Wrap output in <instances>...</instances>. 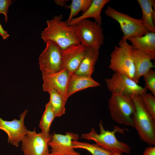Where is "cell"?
Listing matches in <instances>:
<instances>
[{"label":"cell","mask_w":155,"mask_h":155,"mask_svg":"<svg viewBox=\"0 0 155 155\" xmlns=\"http://www.w3.org/2000/svg\"><path fill=\"white\" fill-rule=\"evenodd\" d=\"M62 19L63 16L60 15L47 20V26L42 31L41 38L45 43L49 40L55 42L63 50L71 45L80 43L73 26L69 25Z\"/></svg>","instance_id":"6da1fadb"},{"label":"cell","mask_w":155,"mask_h":155,"mask_svg":"<svg viewBox=\"0 0 155 155\" xmlns=\"http://www.w3.org/2000/svg\"><path fill=\"white\" fill-rule=\"evenodd\" d=\"M100 133L98 134L95 129L92 128L90 131L83 133L81 138L89 140H93L96 144L107 150L113 153H126L129 154L131 148L128 144L119 140L115 134L117 132L124 133L125 129L117 126H115L112 131L105 130L103 126L102 121L99 123Z\"/></svg>","instance_id":"7a4b0ae2"},{"label":"cell","mask_w":155,"mask_h":155,"mask_svg":"<svg viewBox=\"0 0 155 155\" xmlns=\"http://www.w3.org/2000/svg\"><path fill=\"white\" fill-rule=\"evenodd\" d=\"M135 106L134 127L140 139L150 146L155 145V119L146 110L140 95L130 96Z\"/></svg>","instance_id":"3957f363"},{"label":"cell","mask_w":155,"mask_h":155,"mask_svg":"<svg viewBox=\"0 0 155 155\" xmlns=\"http://www.w3.org/2000/svg\"><path fill=\"white\" fill-rule=\"evenodd\" d=\"M108 108L111 118L116 122L134 127L133 118L135 107L130 96L112 93L108 100Z\"/></svg>","instance_id":"277c9868"},{"label":"cell","mask_w":155,"mask_h":155,"mask_svg":"<svg viewBox=\"0 0 155 155\" xmlns=\"http://www.w3.org/2000/svg\"><path fill=\"white\" fill-rule=\"evenodd\" d=\"M133 49L127 41L121 40L118 46H115L110 54L109 68L115 72L125 74L134 80L135 70L131 55Z\"/></svg>","instance_id":"5b68a950"},{"label":"cell","mask_w":155,"mask_h":155,"mask_svg":"<svg viewBox=\"0 0 155 155\" xmlns=\"http://www.w3.org/2000/svg\"><path fill=\"white\" fill-rule=\"evenodd\" d=\"M108 16L116 21L123 33L121 40L127 41L131 37H140L150 32L142 24L140 19L134 18L108 5L104 11Z\"/></svg>","instance_id":"8992f818"},{"label":"cell","mask_w":155,"mask_h":155,"mask_svg":"<svg viewBox=\"0 0 155 155\" xmlns=\"http://www.w3.org/2000/svg\"><path fill=\"white\" fill-rule=\"evenodd\" d=\"M73 26L80 44L86 48L100 47L103 44L102 28L96 22L83 20Z\"/></svg>","instance_id":"52a82bcc"},{"label":"cell","mask_w":155,"mask_h":155,"mask_svg":"<svg viewBox=\"0 0 155 155\" xmlns=\"http://www.w3.org/2000/svg\"><path fill=\"white\" fill-rule=\"evenodd\" d=\"M51 138L50 133H37L35 128L28 130L21 141V150L24 155H50L48 143Z\"/></svg>","instance_id":"ba28073f"},{"label":"cell","mask_w":155,"mask_h":155,"mask_svg":"<svg viewBox=\"0 0 155 155\" xmlns=\"http://www.w3.org/2000/svg\"><path fill=\"white\" fill-rule=\"evenodd\" d=\"M107 88L112 93H119L130 96L140 95L147 92V89L138 84L126 75L115 72L109 78L105 79Z\"/></svg>","instance_id":"9c48e42d"},{"label":"cell","mask_w":155,"mask_h":155,"mask_svg":"<svg viewBox=\"0 0 155 155\" xmlns=\"http://www.w3.org/2000/svg\"><path fill=\"white\" fill-rule=\"evenodd\" d=\"M46 47L40 55L39 64L42 73L49 74L59 71L63 68L61 49L55 42L49 40Z\"/></svg>","instance_id":"30bf717a"},{"label":"cell","mask_w":155,"mask_h":155,"mask_svg":"<svg viewBox=\"0 0 155 155\" xmlns=\"http://www.w3.org/2000/svg\"><path fill=\"white\" fill-rule=\"evenodd\" d=\"M28 113V110H26L20 115L19 119H14L11 121L5 120L0 117V129L7 133L8 142L16 147H19L28 131L24 123Z\"/></svg>","instance_id":"8fae6325"},{"label":"cell","mask_w":155,"mask_h":155,"mask_svg":"<svg viewBox=\"0 0 155 155\" xmlns=\"http://www.w3.org/2000/svg\"><path fill=\"white\" fill-rule=\"evenodd\" d=\"M51 136L48 143L51 149L50 155H82L73 146L72 141L79 140L78 134L67 132L63 135L54 133Z\"/></svg>","instance_id":"7c38bea8"},{"label":"cell","mask_w":155,"mask_h":155,"mask_svg":"<svg viewBox=\"0 0 155 155\" xmlns=\"http://www.w3.org/2000/svg\"><path fill=\"white\" fill-rule=\"evenodd\" d=\"M86 49L80 44L61 49L63 68L67 70L70 75L74 73L78 68L84 57Z\"/></svg>","instance_id":"4fadbf2b"},{"label":"cell","mask_w":155,"mask_h":155,"mask_svg":"<svg viewBox=\"0 0 155 155\" xmlns=\"http://www.w3.org/2000/svg\"><path fill=\"white\" fill-rule=\"evenodd\" d=\"M44 91L47 88H52L56 90L67 100V93L70 75L65 69L56 72L42 73Z\"/></svg>","instance_id":"5bb4252c"},{"label":"cell","mask_w":155,"mask_h":155,"mask_svg":"<svg viewBox=\"0 0 155 155\" xmlns=\"http://www.w3.org/2000/svg\"><path fill=\"white\" fill-rule=\"evenodd\" d=\"M131 55L135 70L134 80L138 83L140 78L154 67L151 61L154 59L149 54L133 48Z\"/></svg>","instance_id":"9a60e30c"},{"label":"cell","mask_w":155,"mask_h":155,"mask_svg":"<svg viewBox=\"0 0 155 155\" xmlns=\"http://www.w3.org/2000/svg\"><path fill=\"white\" fill-rule=\"evenodd\" d=\"M100 85L91 76L80 75L73 73L70 75L67 90V98L78 92Z\"/></svg>","instance_id":"2e32d148"},{"label":"cell","mask_w":155,"mask_h":155,"mask_svg":"<svg viewBox=\"0 0 155 155\" xmlns=\"http://www.w3.org/2000/svg\"><path fill=\"white\" fill-rule=\"evenodd\" d=\"M127 40L131 43L133 49L147 53L155 59V33L149 32L141 36L130 37Z\"/></svg>","instance_id":"e0dca14e"},{"label":"cell","mask_w":155,"mask_h":155,"mask_svg":"<svg viewBox=\"0 0 155 155\" xmlns=\"http://www.w3.org/2000/svg\"><path fill=\"white\" fill-rule=\"evenodd\" d=\"M110 1V0H92L90 5L84 13L79 17L72 18L67 23L69 25L73 26L80 20L93 18L95 22L101 25L102 10L104 5Z\"/></svg>","instance_id":"ac0fdd59"},{"label":"cell","mask_w":155,"mask_h":155,"mask_svg":"<svg viewBox=\"0 0 155 155\" xmlns=\"http://www.w3.org/2000/svg\"><path fill=\"white\" fill-rule=\"evenodd\" d=\"M100 47L87 48L84 57L75 73L82 75L92 76L99 55Z\"/></svg>","instance_id":"d6986e66"},{"label":"cell","mask_w":155,"mask_h":155,"mask_svg":"<svg viewBox=\"0 0 155 155\" xmlns=\"http://www.w3.org/2000/svg\"><path fill=\"white\" fill-rule=\"evenodd\" d=\"M142 11L140 19L143 25L150 32L155 33V1L154 0H137Z\"/></svg>","instance_id":"ffe728a7"},{"label":"cell","mask_w":155,"mask_h":155,"mask_svg":"<svg viewBox=\"0 0 155 155\" xmlns=\"http://www.w3.org/2000/svg\"><path fill=\"white\" fill-rule=\"evenodd\" d=\"M44 92H48L49 94L50 98L49 102L55 117H60L64 115L65 113V105L67 100L52 88H47Z\"/></svg>","instance_id":"44dd1931"},{"label":"cell","mask_w":155,"mask_h":155,"mask_svg":"<svg viewBox=\"0 0 155 155\" xmlns=\"http://www.w3.org/2000/svg\"><path fill=\"white\" fill-rule=\"evenodd\" d=\"M72 143L74 149L85 150L89 152L92 155H112L113 154L110 151L96 144H92L87 142H80L77 140L73 141Z\"/></svg>","instance_id":"7402d4cb"},{"label":"cell","mask_w":155,"mask_h":155,"mask_svg":"<svg viewBox=\"0 0 155 155\" xmlns=\"http://www.w3.org/2000/svg\"><path fill=\"white\" fill-rule=\"evenodd\" d=\"M92 0H72L69 5H65V8L70 10L67 22L76 16L80 11H82V14L84 13L90 5Z\"/></svg>","instance_id":"603a6c76"},{"label":"cell","mask_w":155,"mask_h":155,"mask_svg":"<svg viewBox=\"0 0 155 155\" xmlns=\"http://www.w3.org/2000/svg\"><path fill=\"white\" fill-rule=\"evenodd\" d=\"M55 117V114L49 102L45 105V109L39 125L42 132L49 133L51 125Z\"/></svg>","instance_id":"cb8c5ba5"},{"label":"cell","mask_w":155,"mask_h":155,"mask_svg":"<svg viewBox=\"0 0 155 155\" xmlns=\"http://www.w3.org/2000/svg\"><path fill=\"white\" fill-rule=\"evenodd\" d=\"M140 96L144 107L155 119V96L151 93L147 92Z\"/></svg>","instance_id":"d4e9b609"},{"label":"cell","mask_w":155,"mask_h":155,"mask_svg":"<svg viewBox=\"0 0 155 155\" xmlns=\"http://www.w3.org/2000/svg\"><path fill=\"white\" fill-rule=\"evenodd\" d=\"M145 88L149 90L155 96V71L152 69L149 70L144 76Z\"/></svg>","instance_id":"484cf974"},{"label":"cell","mask_w":155,"mask_h":155,"mask_svg":"<svg viewBox=\"0 0 155 155\" xmlns=\"http://www.w3.org/2000/svg\"><path fill=\"white\" fill-rule=\"evenodd\" d=\"M12 3L11 0H0V13L4 15L6 23L8 21L7 13L9 8Z\"/></svg>","instance_id":"4316f807"},{"label":"cell","mask_w":155,"mask_h":155,"mask_svg":"<svg viewBox=\"0 0 155 155\" xmlns=\"http://www.w3.org/2000/svg\"><path fill=\"white\" fill-rule=\"evenodd\" d=\"M143 155H155V147L150 146L146 148Z\"/></svg>","instance_id":"83f0119b"},{"label":"cell","mask_w":155,"mask_h":155,"mask_svg":"<svg viewBox=\"0 0 155 155\" xmlns=\"http://www.w3.org/2000/svg\"><path fill=\"white\" fill-rule=\"evenodd\" d=\"M0 35L4 39H6L9 36L7 32L5 31L0 23Z\"/></svg>","instance_id":"f1b7e54d"},{"label":"cell","mask_w":155,"mask_h":155,"mask_svg":"<svg viewBox=\"0 0 155 155\" xmlns=\"http://www.w3.org/2000/svg\"><path fill=\"white\" fill-rule=\"evenodd\" d=\"M68 0H55V3L57 5L63 7L65 5L66 2Z\"/></svg>","instance_id":"f546056e"},{"label":"cell","mask_w":155,"mask_h":155,"mask_svg":"<svg viewBox=\"0 0 155 155\" xmlns=\"http://www.w3.org/2000/svg\"><path fill=\"white\" fill-rule=\"evenodd\" d=\"M112 155H122V154L120 153H113Z\"/></svg>","instance_id":"4dcf8cb0"}]
</instances>
